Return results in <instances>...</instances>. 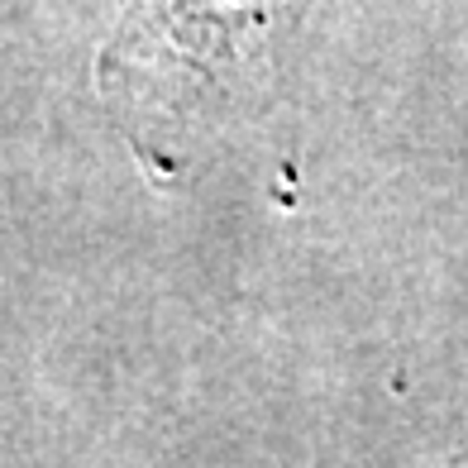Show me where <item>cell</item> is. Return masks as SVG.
Segmentation results:
<instances>
[{
	"instance_id": "6da1fadb",
	"label": "cell",
	"mask_w": 468,
	"mask_h": 468,
	"mask_svg": "<svg viewBox=\"0 0 468 468\" xmlns=\"http://www.w3.org/2000/svg\"><path fill=\"white\" fill-rule=\"evenodd\" d=\"M459 468H468V463H459Z\"/></svg>"
}]
</instances>
